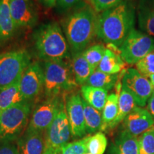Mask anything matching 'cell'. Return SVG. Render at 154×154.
I'll use <instances>...</instances> for the list:
<instances>
[{
	"label": "cell",
	"instance_id": "obj_13",
	"mask_svg": "<svg viewBox=\"0 0 154 154\" xmlns=\"http://www.w3.org/2000/svg\"><path fill=\"white\" fill-rule=\"evenodd\" d=\"M10 9L17 28L31 27L37 21V12L32 0H10Z\"/></svg>",
	"mask_w": 154,
	"mask_h": 154
},
{
	"label": "cell",
	"instance_id": "obj_27",
	"mask_svg": "<svg viewBox=\"0 0 154 154\" xmlns=\"http://www.w3.org/2000/svg\"><path fill=\"white\" fill-rule=\"evenodd\" d=\"M107 138L102 132H97L88 138L87 152L91 154H103L107 147Z\"/></svg>",
	"mask_w": 154,
	"mask_h": 154
},
{
	"label": "cell",
	"instance_id": "obj_23",
	"mask_svg": "<svg viewBox=\"0 0 154 154\" xmlns=\"http://www.w3.org/2000/svg\"><path fill=\"white\" fill-rule=\"evenodd\" d=\"M125 63L121 55L106 49L97 70L109 74H118L124 68Z\"/></svg>",
	"mask_w": 154,
	"mask_h": 154
},
{
	"label": "cell",
	"instance_id": "obj_15",
	"mask_svg": "<svg viewBox=\"0 0 154 154\" xmlns=\"http://www.w3.org/2000/svg\"><path fill=\"white\" fill-rule=\"evenodd\" d=\"M17 146L19 154H44L45 142L43 133L26 129L17 140Z\"/></svg>",
	"mask_w": 154,
	"mask_h": 154
},
{
	"label": "cell",
	"instance_id": "obj_39",
	"mask_svg": "<svg viewBox=\"0 0 154 154\" xmlns=\"http://www.w3.org/2000/svg\"><path fill=\"white\" fill-rule=\"evenodd\" d=\"M85 154H91V153H88V152H87V153H86Z\"/></svg>",
	"mask_w": 154,
	"mask_h": 154
},
{
	"label": "cell",
	"instance_id": "obj_33",
	"mask_svg": "<svg viewBox=\"0 0 154 154\" xmlns=\"http://www.w3.org/2000/svg\"><path fill=\"white\" fill-rule=\"evenodd\" d=\"M0 154H19L17 146L13 142L0 143Z\"/></svg>",
	"mask_w": 154,
	"mask_h": 154
},
{
	"label": "cell",
	"instance_id": "obj_34",
	"mask_svg": "<svg viewBox=\"0 0 154 154\" xmlns=\"http://www.w3.org/2000/svg\"><path fill=\"white\" fill-rule=\"evenodd\" d=\"M79 0H57V5L61 10H66L74 7Z\"/></svg>",
	"mask_w": 154,
	"mask_h": 154
},
{
	"label": "cell",
	"instance_id": "obj_35",
	"mask_svg": "<svg viewBox=\"0 0 154 154\" xmlns=\"http://www.w3.org/2000/svg\"><path fill=\"white\" fill-rule=\"evenodd\" d=\"M147 110L151 113V115L154 119V93H153L150 99L148 101V106Z\"/></svg>",
	"mask_w": 154,
	"mask_h": 154
},
{
	"label": "cell",
	"instance_id": "obj_40",
	"mask_svg": "<svg viewBox=\"0 0 154 154\" xmlns=\"http://www.w3.org/2000/svg\"><path fill=\"white\" fill-rule=\"evenodd\" d=\"M153 93H154V86H153Z\"/></svg>",
	"mask_w": 154,
	"mask_h": 154
},
{
	"label": "cell",
	"instance_id": "obj_25",
	"mask_svg": "<svg viewBox=\"0 0 154 154\" xmlns=\"http://www.w3.org/2000/svg\"><path fill=\"white\" fill-rule=\"evenodd\" d=\"M84 111V119L86 134H94L98 131H101L102 126V115L95 108L91 106L82 99Z\"/></svg>",
	"mask_w": 154,
	"mask_h": 154
},
{
	"label": "cell",
	"instance_id": "obj_2",
	"mask_svg": "<svg viewBox=\"0 0 154 154\" xmlns=\"http://www.w3.org/2000/svg\"><path fill=\"white\" fill-rule=\"evenodd\" d=\"M95 11L84 6L74 11L65 21V35L74 54L84 51L96 34L98 17Z\"/></svg>",
	"mask_w": 154,
	"mask_h": 154
},
{
	"label": "cell",
	"instance_id": "obj_28",
	"mask_svg": "<svg viewBox=\"0 0 154 154\" xmlns=\"http://www.w3.org/2000/svg\"><path fill=\"white\" fill-rule=\"evenodd\" d=\"M106 50V49L103 44H96L84 50L83 54L94 70H96L104 56Z\"/></svg>",
	"mask_w": 154,
	"mask_h": 154
},
{
	"label": "cell",
	"instance_id": "obj_14",
	"mask_svg": "<svg viewBox=\"0 0 154 154\" xmlns=\"http://www.w3.org/2000/svg\"><path fill=\"white\" fill-rule=\"evenodd\" d=\"M154 126V119L147 109L137 106L124 120V130L138 137Z\"/></svg>",
	"mask_w": 154,
	"mask_h": 154
},
{
	"label": "cell",
	"instance_id": "obj_38",
	"mask_svg": "<svg viewBox=\"0 0 154 154\" xmlns=\"http://www.w3.org/2000/svg\"><path fill=\"white\" fill-rule=\"evenodd\" d=\"M44 154H57V153H54V152H51L49 151H44Z\"/></svg>",
	"mask_w": 154,
	"mask_h": 154
},
{
	"label": "cell",
	"instance_id": "obj_11",
	"mask_svg": "<svg viewBox=\"0 0 154 154\" xmlns=\"http://www.w3.org/2000/svg\"><path fill=\"white\" fill-rule=\"evenodd\" d=\"M44 69L38 62L31 63L19 81V88L26 101L37 97L44 88Z\"/></svg>",
	"mask_w": 154,
	"mask_h": 154
},
{
	"label": "cell",
	"instance_id": "obj_32",
	"mask_svg": "<svg viewBox=\"0 0 154 154\" xmlns=\"http://www.w3.org/2000/svg\"><path fill=\"white\" fill-rule=\"evenodd\" d=\"M94 10L97 12L104 11L116 7L124 0H89Z\"/></svg>",
	"mask_w": 154,
	"mask_h": 154
},
{
	"label": "cell",
	"instance_id": "obj_10",
	"mask_svg": "<svg viewBox=\"0 0 154 154\" xmlns=\"http://www.w3.org/2000/svg\"><path fill=\"white\" fill-rule=\"evenodd\" d=\"M59 96L47 98L34 109L26 129L43 133L52 123L60 109L61 101Z\"/></svg>",
	"mask_w": 154,
	"mask_h": 154
},
{
	"label": "cell",
	"instance_id": "obj_16",
	"mask_svg": "<svg viewBox=\"0 0 154 154\" xmlns=\"http://www.w3.org/2000/svg\"><path fill=\"white\" fill-rule=\"evenodd\" d=\"M108 154H139L138 138L121 131L111 142Z\"/></svg>",
	"mask_w": 154,
	"mask_h": 154
},
{
	"label": "cell",
	"instance_id": "obj_7",
	"mask_svg": "<svg viewBox=\"0 0 154 154\" xmlns=\"http://www.w3.org/2000/svg\"><path fill=\"white\" fill-rule=\"evenodd\" d=\"M72 136L70 124L67 116L66 103L62 100L60 109L50 126L46 130L45 151L59 154Z\"/></svg>",
	"mask_w": 154,
	"mask_h": 154
},
{
	"label": "cell",
	"instance_id": "obj_24",
	"mask_svg": "<svg viewBox=\"0 0 154 154\" xmlns=\"http://www.w3.org/2000/svg\"><path fill=\"white\" fill-rule=\"evenodd\" d=\"M136 107H137V103L135 101L134 96L131 94L124 88H121V93L119 97V112L116 119L111 124L110 129L115 128L121 121L128 116Z\"/></svg>",
	"mask_w": 154,
	"mask_h": 154
},
{
	"label": "cell",
	"instance_id": "obj_26",
	"mask_svg": "<svg viewBox=\"0 0 154 154\" xmlns=\"http://www.w3.org/2000/svg\"><path fill=\"white\" fill-rule=\"evenodd\" d=\"M118 79V74H106L96 69L88 79L86 85L103 88L108 91L114 87Z\"/></svg>",
	"mask_w": 154,
	"mask_h": 154
},
{
	"label": "cell",
	"instance_id": "obj_4",
	"mask_svg": "<svg viewBox=\"0 0 154 154\" xmlns=\"http://www.w3.org/2000/svg\"><path fill=\"white\" fill-rule=\"evenodd\" d=\"M43 69L44 94L47 98L70 91L77 85L72 66L63 60L46 61Z\"/></svg>",
	"mask_w": 154,
	"mask_h": 154
},
{
	"label": "cell",
	"instance_id": "obj_5",
	"mask_svg": "<svg viewBox=\"0 0 154 154\" xmlns=\"http://www.w3.org/2000/svg\"><path fill=\"white\" fill-rule=\"evenodd\" d=\"M31 104L26 101L0 112V143L14 142L26 130Z\"/></svg>",
	"mask_w": 154,
	"mask_h": 154
},
{
	"label": "cell",
	"instance_id": "obj_9",
	"mask_svg": "<svg viewBox=\"0 0 154 154\" xmlns=\"http://www.w3.org/2000/svg\"><path fill=\"white\" fill-rule=\"evenodd\" d=\"M122 87L134 96L137 106H145L153 93V87L149 78L144 76L136 69L129 68L122 77Z\"/></svg>",
	"mask_w": 154,
	"mask_h": 154
},
{
	"label": "cell",
	"instance_id": "obj_19",
	"mask_svg": "<svg viewBox=\"0 0 154 154\" xmlns=\"http://www.w3.org/2000/svg\"><path fill=\"white\" fill-rule=\"evenodd\" d=\"M19 79L14 84L0 88V112L26 101L19 88Z\"/></svg>",
	"mask_w": 154,
	"mask_h": 154
},
{
	"label": "cell",
	"instance_id": "obj_21",
	"mask_svg": "<svg viewBox=\"0 0 154 154\" xmlns=\"http://www.w3.org/2000/svg\"><path fill=\"white\" fill-rule=\"evenodd\" d=\"M82 99L86 103L99 111H103L108 98V91L103 88L88 85H83L81 88Z\"/></svg>",
	"mask_w": 154,
	"mask_h": 154
},
{
	"label": "cell",
	"instance_id": "obj_6",
	"mask_svg": "<svg viewBox=\"0 0 154 154\" xmlns=\"http://www.w3.org/2000/svg\"><path fill=\"white\" fill-rule=\"evenodd\" d=\"M31 57L24 49L14 50L0 54V88L14 84L29 65Z\"/></svg>",
	"mask_w": 154,
	"mask_h": 154
},
{
	"label": "cell",
	"instance_id": "obj_36",
	"mask_svg": "<svg viewBox=\"0 0 154 154\" xmlns=\"http://www.w3.org/2000/svg\"><path fill=\"white\" fill-rule=\"evenodd\" d=\"M42 5L45 6L46 7L48 8H51V7H54L57 5V0H40Z\"/></svg>",
	"mask_w": 154,
	"mask_h": 154
},
{
	"label": "cell",
	"instance_id": "obj_1",
	"mask_svg": "<svg viewBox=\"0 0 154 154\" xmlns=\"http://www.w3.org/2000/svg\"><path fill=\"white\" fill-rule=\"evenodd\" d=\"M136 9L131 0H124L98 17L96 35L107 44L120 47L134 29Z\"/></svg>",
	"mask_w": 154,
	"mask_h": 154
},
{
	"label": "cell",
	"instance_id": "obj_31",
	"mask_svg": "<svg viewBox=\"0 0 154 154\" xmlns=\"http://www.w3.org/2000/svg\"><path fill=\"white\" fill-rule=\"evenodd\" d=\"M88 137H86L76 141L68 143L62 147L60 154H85L87 153Z\"/></svg>",
	"mask_w": 154,
	"mask_h": 154
},
{
	"label": "cell",
	"instance_id": "obj_18",
	"mask_svg": "<svg viewBox=\"0 0 154 154\" xmlns=\"http://www.w3.org/2000/svg\"><path fill=\"white\" fill-rule=\"evenodd\" d=\"M16 28L11 14L10 0H0V42L8 41Z\"/></svg>",
	"mask_w": 154,
	"mask_h": 154
},
{
	"label": "cell",
	"instance_id": "obj_8",
	"mask_svg": "<svg viewBox=\"0 0 154 154\" xmlns=\"http://www.w3.org/2000/svg\"><path fill=\"white\" fill-rule=\"evenodd\" d=\"M119 49L124 61L136 64L154 49V38L134 29Z\"/></svg>",
	"mask_w": 154,
	"mask_h": 154
},
{
	"label": "cell",
	"instance_id": "obj_20",
	"mask_svg": "<svg viewBox=\"0 0 154 154\" xmlns=\"http://www.w3.org/2000/svg\"><path fill=\"white\" fill-rule=\"evenodd\" d=\"M72 66L75 81L79 85L86 84L89 77L95 71L84 57L83 51L74 54Z\"/></svg>",
	"mask_w": 154,
	"mask_h": 154
},
{
	"label": "cell",
	"instance_id": "obj_29",
	"mask_svg": "<svg viewBox=\"0 0 154 154\" xmlns=\"http://www.w3.org/2000/svg\"><path fill=\"white\" fill-rule=\"evenodd\" d=\"M139 154H154V126L138 138Z\"/></svg>",
	"mask_w": 154,
	"mask_h": 154
},
{
	"label": "cell",
	"instance_id": "obj_3",
	"mask_svg": "<svg viewBox=\"0 0 154 154\" xmlns=\"http://www.w3.org/2000/svg\"><path fill=\"white\" fill-rule=\"evenodd\" d=\"M34 39L36 54L41 59L60 61L69 57V43L57 22L42 25L35 32Z\"/></svg>",
	"mask_w": 154,
	"mask_h": 154
},
{
	"label": "cell",
	"instance_id": "obj_30",
	"mask_svg": "<svg viewBox=\"0 0 154 154\" xmlns=\"http://www.w3.org/2000/svg\"><path fill=\"white\" fill-rule=\"evenodd\" d=\"M136 69L143 76L149 77L154 74V49L136 63Z\"/></svg>",
	"mask_w": 154,
	"mask_h": 154
},
{
	"label": "cell",
	"instance_id": "obj_37",
	"mask_svg": "<svg viewBox=\"0 0 154 154\" xmlns=\"http://www.w3.org/2000/svg\"><path fill=\"white\" fill-rule=\"evenodd\" d=\"M149 80L151 81L152 85H153V86H154V74L151 75V76L149 77Z\"/></svg>",
	"mask_w": 154,
	"mask_h": 154
},
{
	"label": "cell",
	"instance_id": "obj_22",
	"mask_svg": "<svg viewBox=\"0 0 154 154\" xmlns=\"http://www.w3.org/2000/svg\"><path fill=\"white\" fill-rule=\"evenodd\" d=\"M119 94L116 93H112L108 96L102 111V131L110 129L111 124L116 119L119 112Z\"/></svg>",
	"mask_w": 154,
	"mask_h": 154
},
{
	"label": "cell",
	"instance_id": "obj_12",
	"mask_svg": "<svg viewBox=\"0 0 154 154\" xmlns=\"http://www.w3.org/2000/svg\"><path fill=\"white\" fill-rule=\"evenodd\" d=\"M66 101L72 136L74 138H82L86 134L82 97L78 93L72 94Z\"/></svg>",
	"mask_w": 154,
	"mask_h": 154
},
{
	"label": "cell",
	"instance_id": "obj_17",
	"mask_svg": "<svg viewBox=\"0 0 154 154\" xmlns=\"http://www.w3.org/2000/svg\"><path fill=\"white\" fill-rule=\"evenodd\" d=\"M138 27L142 32L154 36V0H138L137 6Z\"/></svg>",
	"mask_w": 154,
	"mask_h": 154
}]
</instances>
